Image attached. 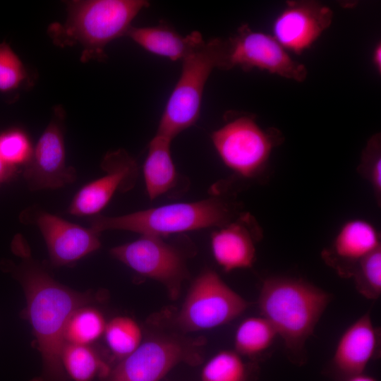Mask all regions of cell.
I'll list each match as a JSON object with an SVG mask.
<instances>
[{"label":"cell","mask_w":381,"mask_h":381,"mask_svg":"<svg viewBox=\"0 0 381 381\" xmlns=\"http://www.w3.org/2000/svg\"><path fill=\"white\" fill-rule=\"evenodd\" d=\"M11 248L21 261L11 271L24 289L27 315L42 359V375L36 381H67L61 363L66 327L74 311L92 298L89 293L75 291L55 281L32 258L21 234L15 236Z\"/></svg>","instance_id":"1"},{"label":"cell","mask_w":381,"mask_h":381,"mask_svg":"<svg viewBox=\"0 0 381 381\" xmlns=\"http://www.w3.org/2000/svg\"><path fill=\"white\" fill-rule=\"evenodd\" d=\"M332 299V294L303 279L270 277L262 282L258 307L288 353L300 363L305 360L306 341Z\"/></svg>","instance_id":"2"},{"label":"cell","mask_w":381,"mask_h":381,"mask_svg":"<svg viewBox=\"0 0 381 381\" xmlns=\"http://www.w3.org/2000/svg\"><path fill=\"white\" fill-rule=\"evenodd\" d=\"M236 205L219 194L203 200L176 202L120 216L97 214L89 219L90 227L101 233L123 230L167 238L187 231L218 228L235 219Z\"/></svg>","instance_id":"3"},{"label":"cell","mask_w":381,"mask_h":381,"mask_svg":"<svg viewBox=\"0 0 381 381\" xmlns=\"http://www.w3.org/2000/svg\"><path fill=\"white\" fill-rule=\"evenodd\" d=\"M150 5L145 0H80L67 3L64 24H54L49 30L61 46L80 44L81 60L106 59L105 47L126 36L137 15Z\"/></svg>","instance_id":"4"},{"label":"cell","mask_w":381,"mask_h":381,"mask_svg":"<svg viewBox=\"0 0 381 381\" xmlns=\"http://www.w3.org/2000/svg\"><path fill=\"white\" fill-rule=\"evenodd\" d=\"M227 41H203L182 60V69L166 104L156 135L172 140L193 126L200 114L203 92L214 68L226 70Z\"/></svg>","instance_id":"5"},{"label":"cell","mask_w":381,"mask_h":381,"mask_svg":"<svg viewBox=\"0 0 381 381\" xmlns=\"http://www.w3.org/2000/svg\"><path fill=\"white\" fill-rule=\"evenodd\" d=\"M211 138L224 164L246 179H253L265 170L273 148L282 141L277 129L265 130L253 115L244 113L231 114Z\"/></svg>","instance_id":"6"},{"label":"cell","mask_w":381,"mask_h":381,"mask_svg":"<svg viewBox=\"0 0 381 381\" xmlns=\"http://www.w3.org/2000/svg\"><path fill=\"white\" fill-rule=\"evenodd\" d=\"M248 306L214 271L206 270L192 284L177 321L185 330L209 329L231 322Z\"/></svg>","instance_id":"7"},{"label":"cell","mask_w":381,"mask_h":381,"mask_svg":"<svg viewBox=\"0 0 381 381\" xmlns=\"http://www.w3.org/2000/svg\"><path fill=\"white\" fill-rule=\"evenodd\" d=\"M226 41V70L258 68L297 82L307 76L305 65L294 60L273 36L254 31L246 24Z\"/></svg>","instance_id":"8"},{"label":"cell","mask_w":381,"mask_h":381,"mask_svg":"<svg viewBox=\"0 0 381 381\" xmlns=\"http://www.w3.org/2000/svg\"><path fill=\"white\" fill-rule=\"evenodd\" d=\"M64 121L65 112L58 106L23 167V177L30 190L58 189L76 180V170L66 164Z\"/></svg>","instance_id":"9"},{"label":"cell","mask_w":381,"mask_h":381,"mask_svg":"<svg viewBox=\"0 0 381 381\" xmlns=\"http://www.w3.org/2000/svg\"><path fill=\"white\" fill-rule=\"evenodd\" d=\"M164 238L141 235L112 248L110 253L138 274L163 283L174 295L187 270L181 252Z\"/></svg>","instance_id":"10"},{"label":"cell","mask_w":381,"mask_h":381,"mask_svg":"<svg viewBox=\"0 0 381 381\" xmlns=\"http://www.w3.org/2000/svg\"><path fill=\"white\" fill-rule=\"evenodd\" d=\"M20 219L39 229L50 261L54 266L74 264L101 247L99 232L68 222L37 207L25 209L20 214Z\"/></svg>","instance_id":"11"},{"label":"cell","mask_w":381,"mask_h":381,"mask_svg":"<svg viewBox=\"0 0 381 381\" xmlns=\"http://www.w3.org/2000/svg\"><path fill=\"white\" fill-rule=\"evenodd\" d=\"M101 168L105 174L79 189L67 209L68 214L80 217L99 214L116 193L126 192L135 184L138 166L125 150L107 152Z\"/></svg>","instance_id":"12"},{"label":"cell","mask_w":381,"mask_h":381,"mask_svg":"<svg viewBox=\"0 0 381 381\" xmlns=\"http://www.w3.org/2000/svg\"><path fill=\"white\" fill-rule=\"evenodd\" d=\"M331 8L315 1H288L274 21V39L287 51L301 54L328 28Z\"/></svg>","instance_id":"13"},{"label":"cell","mask_w":381,"mask_h":381,"mask_svg":"<svg viewBox=\"0 0 381 381\" xmlns=\"http://www.w3.org/2000/svg\"><path fill=\"white\" fill-rule=\"evenodd\" d=\"M183 356V347L175 341L147 340L123 358L107 381H159Z\"/></svg>","instance_id":"14"},{"label":"cell","mask_w":381,"mask_h":381,"mask_svg":"<svg viewBox=\"0 0 381 381\" xmlns=\"http://www.w3.org/2000/svg\"><path fill=\"white\" fill-rule=\"evenodd\" d=\"M380 331L368 312L352 323L341 336L331 368L341 381L363 374L369 361L378 353Z\"/></svg>","instance_id":"15"},{"label":"cell","mask_w":381,"mask_h":381,"mask_svg":"<svg viewBox=\"0 0 381 381\" xmlns=\"http://www.w3.org/2000/svg\"><path fill=\"white\" fill-rule=\"evenodd\" d=\"M261 236L254 219L238 214L211 234V248L214 260L225 271L251 267L255 260V243Z\"/></svg>","instance_id":"16"},{"label":"cell","mask_w":381,"mask_h":381,"mask_svg":"<svg viewBox=\"0 0 381 381\" xmlns=\"http://www.w3.org/2000/svg\"><path fill=\"white\" fill-rule=\"evenodd\" d=\"M380 246V236L373 224L352 219L343 224L332 245L322 252V258L338 275L349 278L358 263Z\"/></svg>","instance_id":"17"},{"label":"cell","mask_w":381,"mask_h":381,"mask_svg":"<svg viewBox=\"0 0 381 381\" xmlns=\"http://www.w3.org/2000/svg\"><path fill=\"white\" fill-rule=\"evenodd\" d=\"M171 140L158 135L150 140L143 172L150 200L179 195L188 184L177 171L171 154Z\"/></svg>","instance_id":"18"},{"label":"cell","mask_w":381,"mask_h":381,"mask_svg":"<svg viewBox=\"0 0 381 381\" xmlns=\"http://www.w3.org/2000/svg\"><path fill=\"white\" fill-rule=\"evenodd\" d=\"M126 36L146 51L171 61H182L204 41L198 31L183 36L163 23L155 26H132Z\"/></svg>","instance_id":"19"},{"label":"cell","mask_w":381,"mask_h":381,"mask_svg":"<svg viewBox=\"0 0 381 381\" xmlns=\"http://www.w3.org/2000/svg\"><path fill=\"white\" fill-rule=\"evenodd\" d=\"M61 363L66 374L73 381H92L110 373L107 364L89 345L66 343Z\"/></svg>","instance_id":"20"},{"label":"cell","mask_w":381,"mask_h":381,"mask_svg":"<svg viewBox=\"0 0 381 381\" xmlns=\"http://www.w3.org/2000/svg\"><path fill=\"white\" fill-rule=\"evenodd\" d=\"M277 336L275 329L264 317L248 318L236 329L235 351L250 357L258 356L271 347Z\"/></svg>","instance_id":"21"},{"label":"cell","mask_w":381,"mask_h":381,"mask_svg":"<svg viewBox=\"0 0 381 381\" xmlns=\"http://www.w3.org/2000/svg\"><path fill=\"white\" fill-rule=\"evenodd\" d=\"M107 322L96 308L85 306L69 318L65 330L66 343L89 345L104 332Z\"/></svg>","instance_id":"22"},{"label":"cell","mask_w":381,"mask_h":381,"mask_svg":"<svg viewBox=\"0 0 381 381\" xmlns=\"http://www.w3.org/2000/svg\"><path fill=\"white\" fill-rule=\"evenodd\" d=\"M104 334L111 351L123 358L142 343L140 326L133 319L126 316H117L107 322Z\"/></svg>","instance_id":"23"},{"label":"cell","mask_w":381,"mask_h":381,"mask_svg":"<svg viewBox=\"0 0 381 381\" xmlns=\"http://www.w3.org/2000/svg\"><path fill=\"white\" fill-rule=\"evenodd\" d=\"M246 365L240 355L233 351H222L204 366L202 381H245Z\"/></svg>","instance_id":"24"},{"label":"cell","mask_w":381,"mask_h":381,"mask_svg":"<svg viewBox=\"0 0 381 381\" xmlns=\"http://www.w3.org/2000/svg\"><path fill=\"white\" fill-rule=\"evenodd\" d=\"M356 290L368 299H377L381 294V246L363 258L351 277Z\"/></svg>","instance_id":"25"},{"label":"cell","mask_w":381,"mask_h":381,"mask_svg":"<svg viewBox=\"0 0 381 381\" xmlns=\"http://www.w3.org/2000/svg\"><path fill=\"white\" fill-rule=\"evenodd\" d=\"M33 147L28 135L19 128L0 134V157L8 165L23 168L29 162Z\"/></svg>","instance_id":"26"},{"label":"cell","mask_w":381,"mask_h":381,"mask_svg":"<svg viewBox=\"0 0 381 381\" xmlns=\"http://www.w3.org/2000/svg\"><path fill=\"white\" fill-rule=\"evenodd\" d=\"M28 78L26 68L10 45L0 43V92H11L18 89Z\"/></svg>","instance_id":"27"},{"label":"cell","mask_w":381,"mask_h":381,"mask_svg":"<svg viewBox=\"0 0 381 381\" xmlns=\"http://www.w3.org/2000/svg\"><path fill=\"white\" fill-rule=\"evenodd\" d=\"M358 171L372 186L377 202L381 201V138L375 133L362 151Z\"/></svg>","instance_id":"28"},{"label":"cell","mask_w":381,"mask_h":381,"mask_svg":"<svg viewBox=\"0 0 381 381\" xmlns=\"http://www.w3.org/2000/svg\"><path fill=\"white\" fill-rule=\"evenodd\" d=\"M18 169L6 164L0 157V185L12 179Z\"/></svg>","instance_id":"29"},{"label":"cell","mask_w":381,"mask_h":381,"mask_svg":"<svg viewBox=\"0 0 381 381\" xmlns=\"http://www.w3.org/2000/svg\"><path fill=\"white\" fill-rule=\"evenodd\" d=\"M373 61L375 65V68L379 73L381 71V44L377 43L375 46L373 54Z\"/></svg>","instance_id":"30"},{"label":"cell","mask_w":381,"mask_h":381,"mask_svg":"<svg viewBox=\"0 0 381 381\" xmlns=\"http://www.w3.org/2000/svg\"><path fill=\"white\" fill-rule=\"evenodd\" d=\"M346 381H376V380L371 377L361 374L356 376H353L348 379Z\"/></svg>","instance_id":"31"}]
</instances>
